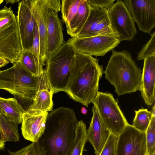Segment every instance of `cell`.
Returning <instances> with one entry per match:
<instances>
[{
    "label": "cell",
    "instance_id": "6da1fadb",
    "mask_svg": "<svg viewBox=\"0 0 155 155\" xmlns=\"http://www.w3.org/2000/svg\"><path fill=\"white\" fill-rule=\"evenodd\" d=\"M78 121L74 111L61 107L46 118L44 132L37 142L41 155H71Z\"/></svg>",
    "mask_w": 155,
    "mask_h": 155
},
{
    "label": "cell",
    "instance_id": "7a4b0ae2",
    "mask_svg": "<svg viewBox=\"0 0 155 155\" xmlns=\"http://www.w3.org/2000/svg\"><path fill=\"white\" fill-rule=\"evenodd\" d=\"M99 60L75 52L69 83L65 91L74 101L87 107L98 92L100 80L104 73Z\"/></svg>",
    "mask_w": 155,
    "mask_h": 155
},
{
    "label": "cell",
    "instance_id": "3957f363",
    "mask_svg": "<svg viewBox=\"0 0 155 155\" xmlns=\"http://www.w3.org/2000/svg\"><path fill=\"white\" fill-rule=\"evenodd\" d=\"M104 73L119 96L140 91L142 71L127 50H112Z\"/></svg>",
    "mask_w": 155,
    "mask_h": 155
},
{
    "label": "cell",
    "instance_id": "277c9868",
    "mask_svg": "<svg viewBox=\"0 0 155 155\" xmlns=\"http://www.w3.org/2000/svg\"><path fill=\"white\" fill-rule=\"evenodd\" d=\"M37 78L18 60L11 67L0 70V89L13 95L25 111L32 105L37 90Z\"/></svg>",
    "mask_w": 155,
    "mask_h": 155
},
{
    "label": "cell",
    "instance_id": "5b68a950",
    "mask_svg": "<svg viewBox=\"0 0 155 155\" xmlns=\"http://www.w3.org/2000/svg\"><path fill=\"white\" fill-rule=\"evenodd\" d=\"M75 53L72 46L67 42L48 57L45 70L53 94L65 91L70 78Z\"/></svg>",
    "mask_w": 155,
    "mask_h": 155
},
{
    "label": "cell",
    "instance_id": "8992f818",
    "mask_svg": "<svg viewBox=\"0 0 155 155\" xmlns=\"http://www.w3.org/2000/svg\"><path fill=\"white\" fill-rule=\"evenodd\" d=\"M92 103L111 133L118 136L129 124L111 93L98 91Z\"/></svg>",
    "mask_w": 155,
    "mask_h": 155
},
{
    "label": "cell",
    "instance_id": "52a82bcc",
    "mask_svg": "<svg viewBox=\"0 0 155 155\" xmlns=\"http://www.w3.org/2000/svg\"><path fill=\"white\" fill-rule=\"evenodd\" d=\"M67 42L72 46L75 52L96 57L104 56L120 42L114 34L81 38L73 37Z\"/></svg>",
    "mask_w": 155,
    "mask_h": 155
},
{
    "label": "cell",
    "instance_id": "ba28073f",
    "mask_svg": "<svg viewBox=\"0 0 155 155\" xmlns=\"http://www.w3.org/2000/svg\"><path fill=\"white\" fill-rule=\"evenodd\" d=\"M112 30L120 41H131L137 33L135 22L122 0H117L108 10Z\"/></svg>",
    "mask_w": 155,
    "mask_h": 155
},
{
    "label": "cell",
    "instance_id": "9c48e42d",
    "mask_svg": "<svg viewBox=\"0 0 155 155\" xmlns=\"http://www.w3.org/2000/svg\"><path fill=\"white\" fill-rule=\"evenodd\" d=\"M23 50L17 17L8 23L0 27V57L14 64Z\"/></svg>",
    "mask_w": 155,
    "mask_h": 155
},
{
    "label": "cell",
    "instance_id": "30bf717a",
    "mask_svg": "<svg viewBox=\"0 0 155 155\" xmlns=\"http://www.w3.org/2000/svg\"><path fill=\"white\" fill-rule=\"evenodd\" d=\"M145 132L127 125L118 136L116 155H146Z\"/></svg>",
    "mask_w": 155,
    "mask_h": 155
},
{
    "label": "cell",
    "instance_id": "8fae6325",
    "mask_svg": "<svg viewBox=\"0 0 155 155\" xmlns=\"http://www.w3.org/2000/svg\"><path fill=\"white\" fill-rule=\"evenodd\" d=\"M123 1L139 30L150 33L155 27V0Z\"/></svg>",
    "mask_w": 155,
    "mask_h": 155
},
{
    "label": "cell",
    "instance_id": "7c38bea8",
    "mask_svg": "<svg viewBox=\"0 0 155 155\" xmlns=\"http://www.w3.org/2000/svg\"><path fill=\"white\" fill-rule=\"evenodd\" d=\"M111 34H114L111 27L108 10L90 8L87 18L76 37L81 38Z\"/></svg>",
    "mask_w": 155,
    "mask_h": 155
},
{
    "label": "cell",
    "instance_id": "4fadbf2b",
    "mask_svg": "<svg viewBox=\"0 0 155 155\" xmlns=\"http://www.w3.org/2000/svg\"><path fill=\"white\" fill-rule=\"evenodd\" d=\"M31 6L38 28L42 57L43 61L46 62L47 30L46 14L48 8L50 7L59 11L61 8V1L31 0Z\"/></svg>",
    "mask_w": 155,
    "mask_h": 155
},
{
    "label": "cell",
    "instance_id": "5bb4252c",
    "mask_svg": "<svg viewBox=\"0 0 155 155\" xmlns=\"http://www.w3.org/2000/svg\"><path fill=\"white\" fill-rule=\"evenodd\" d=\"M18 20L23 50L31 48L35 21L31 6V0H23L18 2Z\"/></svg>",
    "mask_w": 155,
    "mask_h": 155
},
{
    "label": "cell",
    "instance_id": "9a60e30c",
    "mask_svg": "<svg viewBox=\"0 0 155 155\" xmlns=\"http://www.w3.org/2000/svg\"><path fill=\"white\" fill-rule=\"evenodd\" d=\"M48 112L28 109L24 113L21 127L24 138L32 142H37L43 134Z\"/></svg>",
    "mask_w": 155,
    "mask_h": 155
},
{
    "label": "cell",
    "instance_id": "2e32d148",
    "mask_svg": "<svg viewBox=\"0 0 155 155\" xmlns=\"http://www.w3.org/2000/svg\"><path fill=\"white\" fill-rule=\"evenodd\" d=\"M58 12V10L50 7L46 14L47 58L64 43L62 24L57 13Z\"/></svg>",
    "mask_w": 155,
    "mask_h": 155
},
{
    "label": "cell",
    "instance_id": "e0dca14e",
    "mask_svg": "<svg viewBox=\"0 0 155 155\" xmlns=\"http://www.w3.org/2000/svg\"><path fill=\"white\" fill-rule=\"evenodd\" d=\"M93 115L88 129L87 130V141L93 147L96 155H100L110 132L101 119L94 105Z\"/></svg>",
    "mask_w": 155,
    "mask_h": 155
},
{
    "label": "cell",
    "instance_id": "ac0fdd59",
    "mask_svg": "<svg viewBox=\"0 0 155 155\" xmlns=\"http://www.w3.org/2000/svg\"><path fill=\"white\" fill-rule=\"evenodd\" d=\"M155 56L144 60L140 91L145 104L151 106L155 101Z\"/></svg>",
    "mask_w": 155,
    "mask_h": 155
},
{
    "label": "cell",
    "instance_id": "d6986e66",
    "mask_svg": "<svg viewBox=\"0 0 155 155\" xmlns=\"http://www.w3.org/2000/svg\"><path fill=\"white\" fill-rule=\"evenodd\" d=\"M90 8L87 0H81L78 11L67 28V33L72 38L80 32L89 16Z\"/></svg>",
    "mask_w": 155,
    "mask_h": 155
},
{
    "label": "cell",
    "instance_id": "ffe728a7",
    "mask_svg": "<svg viewBox=\"0 0 155 155\" xmlns=\"http://www.w3.org/2000/svg\"><path fill=\"white\" fill-rule=\"evenodd\" d=\"M0 108L10 119L18 124L21 123L23 115L25 111L16 99L0 97Z\"/></svg>",
    "mask_w": 155,
    "mask_h": 155
},
{
    "label": "cell",
    "instance_id": "44dd1931",
    "mask_svg": "<svg viewBox=\"0 0 155 155\" xmlns=\"http://www.w3.org/2000/svg\"><path fill=\"white\" fill-rule=\"evenodd\" d=\"M53 93L49 90L43 89L37 91L33 103L29 109L42 112L51 110L53 106Z\"/></svg>",
    "mask_w": 155,
    "mask_h": 155
},
{
    "label": "cell",
    "instance_id": "7402d4cb",
    "mask_svg": "<svg viewBox=\"0 0 155 155\" xmlns=\"http://www.w3.org/2000/svg\"><path fill=\"white\" fill-rule=\"evenodd\" d=\"M18 124L10 119L3 113L0 114V127L5 142L19 141Z\"/></svg>",
    "mask_w": 155,
    "mask_h": 155
},
{
    "label": "cell",
    "instance_id": "603a6c76",
    "mask_svg": "<svg viewBox=\"0 0 155 155\" xmlns=\"http://www.w3.org/2000/svg\"><path fill=\"white\" fill-rule=\"evenodd\" d=\"M86 127L82 120L78 121L76 127L74 144L71 155H82L87 141Z\"/></svg>",
    "mask_w": 155,
    "mask_h": 155
},
{
    "label": "cell",
    "instance_id": "cb8c5ba5",
    "mask_svg": "<svg viewBox=\"0 0 155 155\" xmlns=\"http://www.w3.org/2000/svg\"><path fill=\"white\" fill-rule=\"evenodd\" d=\"M81 0H62L61 5L62 17L66 27L77 13Z\"/></svg>",
    "mask_w": 155,
    "mask_h": 155
},
{
    "label": "cell",
    "instance_id": "d4e9b609",
    "mask_svg": "<svg viewBox=\"0 0 155 155\" xmlns=\"http://www.w3.org/2000/svg\"><path fill=\"white\" fill-rule=\"evenodd\" d=\"M135 116L132 125L139 131L145 132L152 116L151 111L142 108L135 110Z\"/></svg>",
    "mask_w": 155,
    "mask_h": 155
},
{
    "label": "cell",
    "instance_id": "484cf974",
    "mask_svg": "<svg viewBox=\"0 0 155 155\" xmlns=\"http://www.w3.org/2000/svg\"><path fill=\"white\" fill-rule=\"evenodd\" d=\"M147 147L146 155L155 153V116H152L145 132Z\"/></svg>",
    "mask_w": 155,
    "mask_h": 155
},
{
    "label": "cell",
    "instance_id": "4316f807",
    "mask_svg": "<svg viewBox=\"0 0 155 155\" xmlns=\"http://www.w3.org/2000/svg\"><path fill=\"white\" fill-rule=\"evenodd\" d=\"M150 35V39L138 53L137 61L144 60L149 57L155 56V32L152 33Z\"/></svg>",
    "mask_w": 155,
    "mask_h": 155
},
{
    "label": "cell",
    "instance_id": "83f0119b",
    "mask_svg": "<svg viewBox=\"0 0 155 155\" xmlns=\"http://www.w3.org/2000/svg\"><path fill=\"white\" fill-rule=\"evenodd\" d=\"M118 136L110 133L100 155H116Z\"/></svg>",
    "mask_w": 155,
    "mask_h": 155
},
{
    "label": "cell",
    "instance_id": "f1b7e54d",
    "mask_svg": "<svg viewBox=\"0 0 155 155\" xmlns=\"http://www.w3.org/2000/svg\"><path fill=\"white\" fill-rule=\"evenodd\" d=\"M10 155H41L38 142H32L16 152L8 151Z\"/></svg>",
    "mask_w": 155,
    "mask_h": 155
},
{
    "label": "cell",
    "instance_id": "f546056e",
    "mask_svg": "<svg viewBox=\"0 0 155 155\" xmlns=\"http://www.w3.org/2000/svg\"><path fill=\"white\" fill-rule=\"evenodd\" d=\"M91 8H101L108 10L114 4L115 0H87Z\"/></svg>",
    "mask_w": 155,
    "mask_h": 155
},
{
    "label": "cell",
    "instance_id": "4dcf8cb0",
    "mask_svg": "<svg viewBox=\"0 0 155 155\" xmlns=\"http://www.w3.org/2000/svg\"><path fill=\"white\" fill-rule=\"evenodd\" d=\"M2 113L3 112L0 108V114ZM5 143L4 136L0 127V150L4 148Z\"/></svg>",
    "mask_w": 155,
    "mask_h": 155
},
{
    "label": "cell",
    "instance_id": "1f68e13d",
    "mask_svg": "<svg viewBox=\"0 0 155 155\" xmlns=\"http://www.w3.org/2000/svg\"><path fill=\"white\" fill-rule=\"evenodd\" d=\"M9 62V61L6 59H0V68L8 64Z\"/></svg>",
    "mask_w": 155,
    "mask_h": 155
},
{
    "label": "cell",
    "instance_id": "d6a6232c",
    "mask_svg": "<svg viewBox=\"0 0 155 155\" xmlns=\"http://www.w3.org/2000/svg\"><path fill=\"white\" fill-rule=\"evenodd\" d=\"M21 0H5V3L7 4L8 3L14 4L16 2H19Z\"/></svg>",
    "mask_w": 155,
    "mask_h": 155
},
{
    "label": "cell",
    "instance_id": "836d02e7",
    "mask_svg": "<svg viewBox=\"0 0 155 155\" xmlns=\"http://www.w3.org/2000/svg\"><path fill=\"white\" fill-rule=\"evenodd\" d=\"M81 112L83 114L86 115L87 113V110L86 108L83 107L81 109Z\"/></svg>",
    "mask_w": 155,
    "mask_h": 155
},
{
    "label": "cell",
    "instance_id": "e575fe53",
    "mask_svg": "<svg viewBox=\"0 0 155 155\" xmlns=\"http://www.w3.org/2000/svg\"><path fill=\"white\" fill-rule=\"evenodd\" d=\"M4 1V0H0V5Z\"/></svg>",
    "mask_w": 155,
    "mask_h": 155
},
{
    "label": "cell",
    "instance_id": "d590c367",
    "mask_svg": "<svg viewBox=\"0 0 155 155\" xmlns=\"http://www.w3.org/2000/svg\"><path fill=\"white\" fill-rule=\"evenodd\" d=\"M155 155V153H154L153 154V155Z\"/></svg>",
    "mask_w": 155,
    "mask_h": 155
},
{
    "label": "cell",
    "instance_id": "8d00e7d4",
    "mask_svg": "<svg viewBox=\"0 0 155 155\" xmlns=\"http://www.w3.org/2000/svg\"><path fill=\"white\" fill-rule=\"evenodd\" d=\"M1 58H1V57H0V59H1Z\"/></svg>",
    "mask_w": 155,
    "mask_h": 155
}]
</instances>
